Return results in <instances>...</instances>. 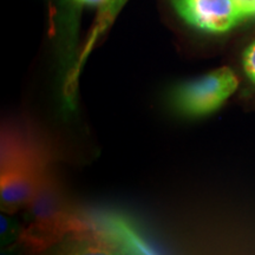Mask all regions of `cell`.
<instances>
[{
	"label": "cell",
	"instance_id": "cell-1",
	"mask_svg": "<svg viewBox=\"0 0 255 255\" xmlns=\"http://www.w3.org/2000/svg\"><path fill=\"white\" fill-rule=\"evenodd\" d=\"M46 155L14 133L1 138L0 203L2 212L26 208L49 170Z\"/></svg>",
	"mask_w": 255,
	"mask_h": 255
},
{
	"label": "cell",
	"instance_id": "cell-2",
	"mask_svg": "<svg viewBox=\"0 0 255 255\" xmlns=\"http://www.w3.org/2000/svg\"><path fill=\"white\" fill-rule=\"evenodd\" d=\"M26 209L30 226L24 232V240L32 247L46 248L82 227L83 221L73 212L63 184L50 168Z\"/></svg>",
	"mask_w": 255,
	"mask_h": 255
},
{
	"label": "cell",
	"instance_id": "cell-3",
	"mask_svg": "<svg viewBox=\"0 0 255 255\" xmlns=\"http://www.w3.org/2000/svg\"><path fill=\"white\" fill-rule=\"evenodd\" d=\"M239 79L229 68H221L186 83L174 95L178 110L189 116H205L218 110L238 89Z\"/></svg>",
	"mask_w": 255,
	"mask_h": 255
},
{
	"label": "cell",
	"instance_id": "cell-4",
	"mask_svg": "<svg viewBox=\"0 0 255 255\" xmlns=\"http://www.w3.org/2000/svg\"><path fill=\"white\" fill-rule=\"evenodd\" d=\"M177 14L191 26L212 33H223L250 18L238 0H170Z\"/></svg>",
	"mask_w": 255,
	"mask_h": 255
},
{
	"label": "cell",
	"instance_id": "cell-5",
	"mask_svg": "<svg viewBox=\"0 0 255 255\" xmlns=\"http://www.w3.org/2000/svg\"><path fill=\"white\" fill-rule=\"evenodd\" d=\"M127 1L128 0H108L107 4L102 7L100 19H98L97 21V26L95 28L94 36L91 38L90 44H92V41L95 40V38L97 37L101 32H103L105 28L109 26L111 21L114 20L117 14H119L121 8L123 7V5L126 4ZM90 44H89V45H90Z\"/></svg>",
	"mask_w": 255,
	"mask_h": 255
},
{
	"label": "cell",
	"instance_id": "cell-6",
	"mask_svg": "<svg viewBox=\"0 0 255 255\" xmlns=\"http://www.w3.org/2000/svg\"><path fill=\"white\" fill-rule=\"evenodd\" d=\"M244 68L248 78L255 84V41L247 47L244 53Z\"/></svg>",
	"mask_w": 255,
	"mask_h": 255
},
{
	"label": "cell",
	"instance_id": "cell-7",
	"mask_svg": "<svg viewBox=\"0 0 255 255\" xmlns=\"http://www.w3.org/2000/svg\"><path fill=\"white\" fill-rule=\"evenodd\" d=\"M76 2L83 5H91V6H104L108 2V0H75Z\"/></svg>",
	"mask_w": 255,
	"mask_h": 255
}]
</instances>
